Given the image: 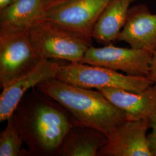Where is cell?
I'll list each match as a JSON object with an SVG mask.
<instances>
[{"mask_svg": "<svg viewBox=\"0 0 156 156\" xmlns=\"http://www.w3.org/2000/svg\"><path fill=\"white\" fill-rule=\"evenodd\" d=\"M12 116L30 156H58L66 135L78 125L64 106L36 87L23 97Z\"/></svg>", "mask_w": 156, "mask_h": 156, "instance_id": "cell-1", "label": "cell"}, {"mask_svg": "<svg viewBox=\"0 0 156 156\" xmlns=\"http://www.w3.org/2000/svg\"><path fill=\"white\" fill-rule=\"evenodd\" d=\"M36 87L58 102L78 125L97 129L109 138L127 121L119 109L97 90L84 88L51 78Z\"/></svg>", "mask_w": 156, "mask_h": 156, "instance_id": "cell-2", "label": "cell"}, {"mask_svg": "<svg viewBox=\"0 0 156 156\" xmlns=\"http://www.w3.org/2000/svg\"><path fill=\"white\" fill-rule=\"evenodd\" d=\"M35 52L42 60L80 62L92 42L60 26L41 20L27 30Z\"/></svg>", "mask_w": 156, "mask_h": 156, "instance_id": "cell-3", "label": "cell"}, {"mask_svg": "<svg viewBox=\"0 0 156 156\" xmlns=\"http://www.w3.org/2000/svg\"><path fill=\"white\" fill-rule=\"evenodd\" d=\"M55 78L84 88H114L134 93L142 92L154 84L147 76L124 75L105 67L79 62L62 64Z\"/></svg>", "mask_w": 156, "mask_h": 156, "instance_id": "cell-4", "label": "cell"}, {"mask_svg": "<svg viewBox=\"0 0 156 156\" xmlns=\"http://www.w3.org/2000/svg\"><path fill=\"white\" fill-rule=\"evenodd\" d=\"M35 52L27 30H0V87L2 89L43 62Z\"/></svg>", "mask_w": 156, "mask_h": 156, "instance_id": "cell-5", "label": "cell"}, {"mask_svg": "<svg viewBox=\"0 0 156 156\" xmlns=\"http://www.w3.org/2000/svg\"><path fill=\"white\" fill-rule=\"evenodd\" d=\"M111 0H70L48 9L44 20L92 42L95 24Z\"/></svg>", "mask_w": 156, "mask_h": 156, "instance_id": "cell-6", "label": "cell"}, {"mask_svg": "<svg viewBox=\"0 0 156 156\" xmlns=\"http://www.w3.org/2000/svg\"><path fill=\"white\" fill-rule=\"evenodd\" d=\"M151 55L146 50L120 48L110 44L102 48L91 46L79 62L122 71L129 75L147 76Z\"/></svg>", "mask_w": 156, "mask_h": 156, "instance_id": "cell-7", "label": "cell"}, {"mask_svg": "<svg viewBox=\"0 0 156 156\" xmlns=\"http://www.w3.org/2000/svg\"><path fill=\"white\" fill-rule=\"evenodd\" d=\"M151 120H127L109 138L98 156H153L147 132Z\"/></svg>", "mask_w": 156, "mask_h": 156, "instance_id": "cell-8", "label": "cell"}, {"mask_svg": "<svg viewBox=\"0 0 156 156\" xmlns=\"http://www.w3.org/2000/svg\"><path fill=\"white\" fill-rule=\"evenodd\" d=\"M62 64L58 60H44L27 74L19 78L4 89L0 95V121L11 117L23 97L41 82L56 78Z\"/></svg>", "mask_w": 156, "mask_h": 156, "instance_id": "cell-9", "label": "cell"}, {"mask_svg": "<svg viewBox=\"0 0 156 156\" xmlns=\"http://www.w3.org/2000/svg\"><path fill=\"white\" fill-rule=\"evenodd\" d=\"M117 41L152 54L156 50V14L152 13L145 4L130 7L127 22Z\"/></svg>", "mask_w": 156, "mask_h": 156, "instance_id": "cell-10", "label": "cell"}, {"mask_svg": "<svg viewBox=\"0 0 156 156\" xmlns=\"http://www.w3.org/2000/svg\"><path fill=\"white\" fill-rule=\"evenodd\" d=\"M97 90L119 109L127 120L151 119L156 116V84L140 93L114 88Z\"/></svg>", "mask_w": 156, "mask_h": 156, "instance_id": "cell-11", "label": "cell"}, {"mask_svg": "<svg viewBox=\"0 0 156 156\" xmlns=\"http://www.w3.org/2000/svg\"><path fill=\"white\" fill-rule=\"evenodd\" d=\"M108 140L106 134L97 129L75 125L64 138L58 156H98Z\"/></svg>", "mask_w": 156, "mask_h": 156, "instance_id": "cell-12", "label": "cell"}, {"mask_svg": "<svg viewBox=\"0 0 156 156\" xmlns=\"http://www.w3.org/2000/svg\"><path fill=\"white\" fill-rule=\"evenodd\" d=\"M135 0H111L95 24L93 39L102 45L117 41L125 26L130 5Z\"/></svg>", "mask_w": 156, "mask_h": 156, "instance_id": "cell-13", "label": "cell"}, {"mask_svg": "<svg viewBox=\"0 0 156 156\" xmlns=\"http://www.w3.org/2000/svg\"><path fill=\"white\" fill-rule=\"evenodd\" d=\"M45 12L42 0H17L0 10V30H27L43 19Z\"/></svg>", "mask_w": 156, "mask_h": 156, "instance_id": "cell-14", "label": "cell"}, {"mask_svg": "<svg viewBox=\"0 0 156 156\" xmlns=\"http://www.w3.org/2000/svg\"><path fill=\"white\" fill-rule=\"evenodd\" d=\"M7 121L6 128L0 135V156H30L28 150L22 148L24 142L14 117L12 116Z\"/></svg>", "mask_w": 156, "mask_h": 156, "instance_id": "cell-15", "label": "cell"}, {"mask_svg": "<svg viewBox=\"0 0 156 156\" xmlns=\"http://www.w3.org/2000/svg\"><path fill=\"white\" fill-rule=\"evenodd\" d=\"M151 133L148 134L149 146L152 156H156V116L151 119Z\"/></svg>", "mask_w": 156, "mask_h": 156, "instance_id": "cell-16", "label": "cell"}, {"mask_svg": "<svg viewBox=\"0 0 156 156\" xmlns=\"http://www.w3.org/2000/svg\"><path fill=\"white\" fill-rule=\"evenodd\" d=\"M147 76L156 84V50L151 55L149 71Z\"/></svg>", "mask_w": 156, "mask_h": 156, "instance_id": "cell-17", "label": "cell"}, {"mask_svg": "<svg viewBox=\"0 0 156 156\" xmlns=\"http://www.w3.org/2000/svg\"><path fill=\"white\" fill-rule=\"evenodd\" d=\"M45 5L46 11L55 6L58 5L70 0H42Z\"/></svg>", "mask_w": 156, "mask_h": 156, "instance_id": "cell-18", "label": "cell"}, {"mask_svg": "<svg viewBox=\"0 0 156 156\" xmlns=\"http://www.w3.org/2000/svg\"><path fill=\"white\" fill-rule=\"evenodd\" d=\"M17 0H0V10L3 9Z\"/></svg>", "mask_w": 156, "mask_h": 156, "instance_id": "cell-19", "label": "cell"}]
</instances>
